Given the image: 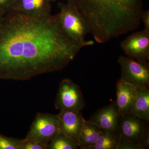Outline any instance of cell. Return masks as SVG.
<instances>
[{
	"mask_svg": "<svg viewBox=\"0 0 149 149\" xmlns=\"http://www.w3.org/2000/svg\"><path fill=\"white\" fill-rule=\"evenodd\" d=\"M82 48L65 32L58 14L8 11L0 25V78L25 81L60 71Z\"/></svg>",
	"mask_w": 149,
	"mask_h": 149,
	"instance_id": "cell-1",
	"label": "cell"
},
{
	"mask_svg": "<svg viewBox=\"0 0 149 149\" xmlns=\"http://www.w3.org/2000/svg\"><path fill=\"white\" fill-rule=\"evenodd\" d=\"M89 33L104 44L138 29L144 11L141 0H71Z\"/></svg>",
	"mask_w": 149,
	"mask_h": 149,
	"instance_id": "cell-2",
	"label": "cell"
},
{
	"mask_svg": "<svg viewBox=\"0 0 149 149\" xmlns=\"http://www.w3.org/2000/svg\"><path fill=\"white\" fill-rule=\"evenodd\" d=\"M59 20L65 32L74 42L82 47L93 45V41L85 39L89 33L85 19L71 0L59 3Z\"/></svg>",
	"mask_w": 149,
	"mask_h": 149,
	"instance_id": "cell-3",
	"label": "cell"
},
{
	"mask_svg": "<svg viewBox=\"0 0 149 149\" xmlns=\"http://www.w3.org/2000/svg\"><path fill=\"white\" fill-rule=\"evenodd\" d=\"M60 133L58 114H36L25 139L47 145Z\"/></svg>",
	"mask_w": 149,
	"mask_h": 149,
	"instance_id": "cell-4",
	"label": "cell"
},
{
	"mask_svg": "<svg viewBox=\"0 0 149 149\" xmlns=\"http://www.w3.org/2000/svg\"><path fill=\"white\" fill-rule=\"evenodd\" d=\"M85 102L80 87L72 80L65 78L59 84L55 107L60 111H81L85 107Z\"/></svg>",
	"mask_w": 149,
	"mask_h": 149,
	"instance_id": "cell-5",
	"label": "cell"
},
{
	"mask_svg": "<svg viewBox=\"0 0 149 149\" xmlns=\"http://www.w3.org/2000/svg\"><path fill=\"white\" fill-rule=\"evenodd\" d=\"M118 61L121 69V79L137 88H148V61H138L124 56H120Z\"/></svg>",
	"mask_w": 149,
	"mask_h": 149,
	"instance_id": "cell-6",
	"label": "cell"
},
{
	"mask_svg": "<svg viewBox=\"0 0 149 149\" xmlns=\"http://www.w3.org/2000/svg\"><path fill=\"white\" fill-rule=\"evenodd\" d=\"M120 47L129 58L139 61H148L149 32L144 29L134 32L121 42Z\"/></svg>",
	"mask_w": 149,
	"mask_h": 149,
	"instance_id": "cell-7",
	"label": "cell"
},
{
	"mask_svg": "<svg viewBox=\"0 0 149 149\" xmlns=\"http://www.w3.org/2000/svg\"><path fill=\"white\" fill-rule=\"evenodd\" d=\"M142 120L128 113L121 116L118 129L120 141H129L139 144L148 128Z\"/></svg>",
	"mask_w": 149,
	"mask_h": 149,
	"instance_id": "cell-8",
	"label": "cell"
},
{
	"mask_svg": "<svg viewBox=\"0 0 149 149\" xmlns=\"http://www.w3.org/2000/svg\"><path fill=\"white\" fill-rule=\"evenodd\" d=\"M120 116L115 101L99 109L88 120L96 124L103 131L117 133Z\"/></svg>",
	"mask_w": 149,
	"mask_h": 149,
	"instance_id": "cell-9",
	"label": "cell"
},
{
	"mask_svg": "<svg viewBox=\"0 0 149 149\" xmlns=\"http://www.w3.org/2000/svg\"><path fill=\"white\" fill-rule=\"evenodd\" d=\"M60 132L77 142L85 121L81 111H63L58 113Z\"/></svg>",
	"mask_w": 149,
	"mask_h": 149,
	"instance_id": "cell-10",
	"label": "cell"
},
{
	"mask_svg": "<svg viewBox=\"0 0 149 149\" xmlns=\"http://www.w3.org/2000/svg\"><path fill=\"white\" fill-rule=\"evenodd\" d=\"M138 94V88L120 78L116 83L115 101L120 115L128 114Z\"/></svg>",
	"mask_w": 149,
	"mask_h": 149,
	"instance_id": "cell-11",
	"label": "cell"
},
{
	"mask_svg": "<svg viewBox=\"0 0 149 149\" xmlns=\"http://www.w3.org/2000/svg\"><path fill=\"white\" fill-rule=\"evenodd\" d=\"M9 11L35 15H48L52 14V6L48 0H16L8 11Z\"/></svg>",
	"mask_w": 149,
	"mask_h": 149,
	"instance_id": "cell-12",
	"label": "cell"
},
{
	"mask_svg": "<svg viewBox=\"0 0 149 149\" xmlns=\"http://www.w3.org/2000/svg\"><path fill=\"white\" fill-rule=\"evenodd\" d=\"M128 114L135 116L143 120H149V90L146 86L138 88V94Z\"/></svg>",
	"mask_w": 149,
	"mask_h": 149,
	"instance_id": "cell-13",
	"label": "cell"
},
{
	"mask_svg": "<svg viewBox=\"0 0 149 149\" xmlns=\"http://www.w3.org/2000/svg\"><path fill=\"white\" fill-rule=\"evenodd\" d=\"M102 131L96 124L86 120L78 142L80 148L90 149L95 143Z\"/></svg>",
	"mask_w": 149,
	"mask_h": 149,
	"instance_id": "cell-14",
	"label": "cell"
},
{
	"mask_svg": "<svg viewBox=\"0 0 149 149\" xmlns=\"http://www.w3.org/2000/svg\"><path fill=\"white\" fill-rule=\"evenodd\" d=\"M120 142L118 133L102 131L95 145L90 149H118Z\"/></svg>",
	"mask_w": 149,
	"mask_h": 149,
	"instance_id": "cell-15",
	"label": "cell"
},
{
	"mask_svg": "<svg viewBox=\"0 0 149 149\" xmlns=\"http://www.w3.org/2000/svg\"><path fill=\"white\" fill-rule=\"evenodd\" d=\"M80 148L77 142L60 132L47 145V149Z\"/></svg>",
	"mask_w": 149,
	"mask_h": 149,
	"instance_id": "cell-16",
	"label": "cell"
},
{
	"mask_svg": "<svg viewBox=\"0 0 149 149\" xmlns=\"http://www.w3.org/2000/svg\"><path fill=\"white\" fill-rule=\"evenodd\" d=\"M22 139L7 137L0 133V149H20Z\"/></svg>",
	"mask_w": 149,
	"mask_h": 149,
	"instance_id": "cell-17",
	"label": "cell"
},
{
	"mask_svg": "<svg viewBox=\"0 0 149 149\" xmlns=\"http://www.w3.org/2000/svg\"><path fill=\"white\" fill-rule=\"evenodd\" d=\"M47 145L38 141L24 139H22L20 149H47Z\"/></svg>",
	"mask_w": 149,
	"mask_h": 149,
	"instance_id": "cell-18",
	"label": "cell"
},
{
	"mask_svg": "<svg viewBox=\"0 0 149 149\" xmlns=\"http://www.w3.org/2000/svg\"><path fill=\"white\" fill-rule=\"evenodd\" d=\"M118 149H144L139 144L129 141H121Z\"/></svg>",
	"mask_w": 149,
	"mask_h": 149,
	"instance_id": "cell-19",
	"label": "cell"
},
{
	"mask_svg": "<svg viewBox=\"0 0 149 149\" xmlns=\"http://www.w3.org/2000/svg\"><path fill=\"white\" fill-rule=\"evenodd\" d=\"M139 144L141 145L143 149H148L149 148V130L148 127L147 128L143 136L141 139Z\"/></svg>",
	"mask_w": 149,
	"mask_h": 149,
	"instance_id": "cell-20",
	"label": "cell"
},
{
	"mask_svg": "<svg viewBox=\"0 0 149 149\" xmlns=\"http://www.w3.org/2000/svg\"><path fill=\"white\" fill-rule=\"evenodd\" d=\"M141 21H143L144 25V30L149 32V11H144L141 17Z\"/></svg>",
	"mask_w": 149,
	"mask_h": 149,
	"instance_id": "cell-21",
	"label": "cell"
},
{
	"mask_svg": "<svg viewBox=\"0 0 149 149\" xmlns=\"http://www.w3.org/2000/svg\"><path fill=\"white\" fill-rule=\"evenodd\" d=\"M15 1L16 0H0V8L5 9L8 11Z\"/></svg>",
	"mask_w": 149,
	"mask_h": 149,
	"instance_id": "cell-22",
	"label": "cell"
},
{
	"mask_svg": "<svg viewBox=\"0 0 149 149\" xmlns=\"http://www.w3.org/2000/svg\"><path fill=\"white\" fill-rule=\"evenodd\" d=\"M48 1H51V0H48Z\"/></svg>",
	"mask_w": 149,
	"mask_h": 149,
	"instance_id": "cell-23",
	"label": "cell"
}]
</instances>
